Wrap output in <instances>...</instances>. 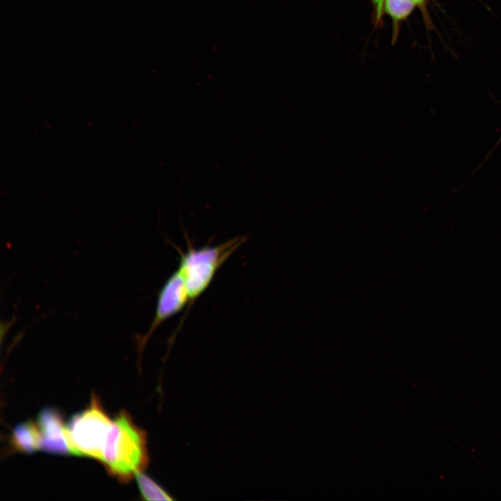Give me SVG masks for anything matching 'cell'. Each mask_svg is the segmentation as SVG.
I'll return each instance as SVG.
<instances>
[{
	"label": "cell",
	"instance_id": "5b68a950",
	"mask_svg": "<svg viewBox=\"0 0 501 501\" xmlns=\"http://www.w3.org/2000/svg\"><path fill=\"white\" fill-rule=\"evenodd\" d=\"M36 424L40 433V450L72 454L60 412L52 408H44L38 414Z\"/></svg>",
	"mask_w": 501,
	"mask_h": 501
},
{
	"label": "cell",
	"instance_id": "6da1fadb",
	"mask_svg": "<svg viewBox=\"0 0 501 501\" xmlns=\"http://www.w3.org/2000/svg\"><path fill=\"white\" fill-rule=\"evenodd\" d=\"M148 461L145 431L127 412L121 411L113 420L100 462L111 475L128 482L142 472Z\"/></svg>",
	"mask_w": 501,
	"mask_h": 501
},
{
	"label": "cell",
	"instance_id": "277c9868",
	"mask_svg": "<svg viewBox=\"0 0 501 501\" xmlns=\"http://www.w3.org/2000/svg\"><path fill=\"white\" fill-rule=\"evenodd\" d=\"M189 303V298L185 283L176 269L168 278L158 293L155 313L148 330L143 335L138 336L140 351L164 321L182 311Z\"/></svg>",
	"mask_w": 501,
	"mask_h": 501
},
{
	"label": "cell",
	"instance_id": "7a4b0ae2",
	"mask_svg": "<svg viewBox=\"0 0 501 501\" xmlns=\"http://www.w3.org/2000/svg\"><path fill=\"white\" fill-rule=\"evenodd\" d=\"M246 240V236H238L217 246L196 248L188 244L186 252L180 251L177 269L187 289L189 298L187 310L208 288L221 266Z\"/></svg>",
	"mask_w": 501,
	"mask_h": 501
},
{
	"label": "cell",
	"instance_id": "3957f363",
	"mask_svg": "<svg viewBox=\"0 0 501 501\" xmlns=\"http://www.w3.org/2000/svg\"><path fill=\"white\" fill-rule=\"evenodd\" d=\"M112 422L99 399L93 395L89 405L74 414L65 424L72 455L88 456L100 461Z\"/></svg>",
	"mask_w": 501,
	"mask_h": 501
},
{
	"label": "cell",
	"instance_id": "52a82bcc",
	"mask_svg": "<svg viewBox=\"0 0 501 501\" xmlns=\"http://www.w3.org/2000/svg\"><path fill=\"white\" fill-rule=\"evenodd\" d=\"M136 479L141 494L146 500H171L173 498L150 477L140 472Z\"/></svg>",
	"mask_w": 501,
	"mask_h": 501
},
{
	"label": "cell",
	"instance_id": "ba28073f",
	"mask_svg": "<svg viewBox=\"0 0 501 501\" xmlns=\"http://www.w3.org/2000/svg\"><path fill=\"white\" fill-rule=\"evenodd\" d=\"M416 5L411 0H384L383 11L392 19L394 29L412 13Z\"/></svg>",
	"mask_w": 501,
	"mask_h": 501
},
{
	"label": "cell",
	"instance_id": "8992f818",
	"mask_svg": "<svg viewBox=\"0 0 501 501\" xmlns=\"http://www.w3.org/2000/svg\"><path fill=\"white\" fill-rule=\"evenodd\" d=\"M11 447L17 452L31 453L40 450V433L36 423L27 421L17 424L11 434Z\"/></svg>",
	"mask_w": 501,
	"mask_h": 501
},
{
	"label": "cell",
	"instance_id": "9c48e42d",
	"mask_svg": "<svg viewBox=\"0 0 501 501\" xmlns=\"http://www.w3.org/2000/svg\"><path fill=\"white\" fill-rule=\"evenodd\" d=\"M384 0H372V4L374 9L375 24L379 25L382 22Z\"/></svg>",
	"mask_w": 501,
	"mask_h": 501
},
{
	"label": "cell",
	"instance_id": "30bf717a",
	"mask_svg": "<svg viewBox=\"0 0 501 501\" xmlns=\"http://www.w3.org/2000/svg\"><path fill=\"white\" fill-rule=\"evenodd\" d=\"M411 1L413 2H414V3L416 5V6H419L420 8H423L425 6L428 0H411Z\"/></svg>",
	"mask_w": 501,
	"mask_h": 501
}]
</instances>
